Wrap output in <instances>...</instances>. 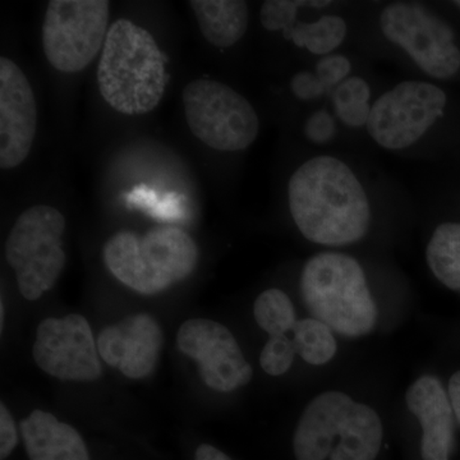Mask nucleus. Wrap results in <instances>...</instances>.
Wrapping results in <instances>:
<instances>
[{"mask_svg":"<svg viewBox=\"0 0 460 460\" xmlns=\"http://www.w3.org/2000/svg\"><path fill=\"white\" fill-rule=\"evenodd\" d=\"M352 71V65L349 59L343 56H326L319 60L316 66L317 78L321 84L325 86V89H332V87L339 86L341 83L347 80Z\"/></svg>","mask_w":460,"mask_h":460,"instance_id":"bb28decb","label":"nucleus"},{"mask_svg":"<svg viewBox=\"0 0 460 460\" xmlns=\"http://www.w3.org/2000/svg\"><path fill=\"white\" fill-rule=\"evenodd\" d=\"M21 432L30 460H90L81 435L47 411H33Z\"/></svg>","mask_w":460,"mask_h":460,"instance_id":"dca6fc26","label":"nucleus"},{"mask_svg":"<svg viewBox=\"0 0 460 460\" xmlns=\"http://www.w3.org/2000/svg\"><path fill=\"white\" fill-rule=\"evenodd\" d=\"M38 127L35 95L26 75L8 58H0V168L22 164Z\"/></svg>","mask_w":460,"mask_h":460,"instance_id":"f8f14e48","label":"nucleus"},{"mask_svg":"<svg viewBox=\"0 0 460 460\" xmlns=\"http://www.w3.org/2000/svg\"><path fill=\"white\" fill-rule=\"evenodd\" d=\"M205 40L217 48L233 47L243 39L250 22V9L242 0H190Z\"/></svg>","mask_w":460,"mask_h":460,"instance_id":"f3484780","label":"nucleus"},{"mask_svg":"<svg viewBox=\"0 0 460 460\" xmlns=\"http://www.w3.org/2000/svg\"><path fill=\"white\" fill-rule=\"evenodd\" d=\"M17 431L14 420L4 404L0 407V458L5 459L13 452L17 444Z\"/></svg>","mask_w":460,"mask_h":460,"instance_id":"c756f323","label":"nucleus"},{"mask_svg":"<svg viewBox=\"0 0 460 460\" xmlns=\"http://www.w3.org/2000/svg\"><path fill=\"white\" fill-rule=\"evenodd\" d=\"M195 460H232L226 454L220 452L211 445H201L196 450Z\"/></svg>","mask_w":460,"mask_h":460,"instance_id":"2f4dec72","label":"nucleus"},{"mask_svg":"<svg viewBox=\"0 0 460 460\" xmlns=\"http://www.w3.org/2000/svg\"><path fill=\"white\" fill-rule=\"evenodd\" d=\"M98 344L81 314L47 319L39 325L33 345L36 365L60 380L93 381L102 375Z\"/></svg>","mask_w":460,"mask_h":460,"instance_id":"9d476101","label":"nucleus"},{"mask_svg":"<svg viewBox=\"0 0 460 460\" xmlns=\"http://www.w3.org/2000/svg\"><path fill=\"white\" fill-rule=\"evenodd\" d=\"M177 343L181 353L198 361L199 376L217 392H233L252 378V367L222 323L206 319L186 321L178 332Z\"/></svg>","mask_w":460,"mask_h":460,"instance_id":"9b49d317","label":"nucleus"},{"mask_svg":"<svg viewBox=\"0 0 460 460\" xmlns=\"http://www.w3.org/2000/svg\"><path fill=\"white\" fill-rule=\"evenodd\" d=\"M199 248L186 232L174 226L148 230L146 234L115 233L104 246L109 271L141 295H156L186 279L199 262Z\"/></svg>","mask_w":460,"mask_h":460,"instance_id":"20e7f679","label":"nucleus"},{"mask_svg":"<svg viewBox=\"0 0 460 460\" xmlns=\"http://www.w3.org/2000/svg\"><path fill=\"white\" fill-rule=\"evenodd\" d=\"M456 7L460 8V0H459V2H456Z\"/></svg>","mask_w":460,"mask_h":460,"instance_id":"473e14b6","label":"nucleus"},{"mask_svg":"<svg viewBox=\"0 0 460 460\" xmlns=\"http://www.w3.org/2000/svg\"><path fill=\"white\" fill-rule=\"evenodd\" d=\"M107 0H51L42 23V48L57 71L77 74L91 65L108 35Z\"/></svg>","mask_w":460,"mask_h":460,"instance_id":"0eeeda50","label":"nucleus"},{"mask_svg":"<svg viewBox=\"0 0 460 460\" xmlns=\"http://www.w3.org/2000/svg\"><path fill=\"white\" fill-rule=\"evenodd\" d=\"M127 202L136 208H145L147 213L162 219H180L183 215V196L178 193H166L164 196L157 195L155 190L147 187H136L127 196Z\"/></svg>","mask_w":460,"mask_h":460,"instance_id":"b1692460","label":"nucleus"},{"mask_svg":"<svg viewBox=\"0 0 460 460\" xmlns=\"http://www.w3.org/2000/svg\"><path fill=\"white\" fill-rule=\"evenodd\" d=\"M190 132L217 151L250 147L260 132L255 108L244 96L219 81L199 78L181 93Z\"/></svg>","mask_w":460,"mask_h":460,"instance_id":"423d86ee","label":"nucleus"},{"mask_svg":"<svg viewBox=\"0 0 460 460\" xmlns=\"http://www.w3.org/2000/svg\"><path fill=\"white\" fill-rule=\"evenodd\" d=\"M166 62L146 29L120 18L109 27L100 57V93L119 113H150L164 96L169 81Z\"/></svg>","mask_w":460,"mask_h":460,"instance_id":"f03ea898","label":"nucleus"},{"mask_svg":"<svg viewBox=\"0 0 460 460\" xmlns=\"http://www.w3.org/2000/svg\"><path fill=\"white\" fill-rule=\"evenodd\" d=\"M293 332L296 353L310 365H325L337 353L334 332L323 321L314 317L298 320Z\"/></svg>","mask_w":460,"mask_h":460,"instance_id":"412c9836","label":"nucleus"},{"mask_svg":"<svg viewBox=\"0 0 460 460\" xmlns=\"http://www.w3.org/2000/svg\"><path fill=\"white\" fill-rule=\"evenodd\" d=\"M288 199L296 228L314 243L349 246L370 229L367 193L337 157L316 156L299 166L288 184Z\"/></svg>","mask_w":460,"mask_h":460,"instance_id":"f257e3e1","label":"nucleus"},{"mask_svg":"<svg viewBox=\"0 0 460 460\" xmlns=\"http://www.w3.org/2000/svg\"><path fill=\"white\" fill-rule=\"evenodd\" d=\"M405 402L422 428V459L449 460L456 436V414L440 380L429 375L420 377L408 389Z\"/></svg>","mask_w":460,"mask_h":460,"instance_id":"4468645a","label":"nucleus"},{"mask_svg":"<svg viewBox=\"0 0 460 460\" xmlns=\"http://www.w3.org/2000/svg\"><path fill=\"white\" fill-rule=\"evenodd\" d=\"M66 217L47 205L33 206L18 217L5 243V257L18 289L36 301L57 283L66 266L63 234Z\"/></svg>","mask_w":460,"mask_h":460,"instance_id":"39448f33","label":"nucleus"},{"mask_svg":"<svg viewBox=\"0 0 460 460\" xmlns=\"http://www.w3.org/2000/svg\"><path fill=\"white\" fill-rule=\"evenodd\" d=\"M162 345V330L147 314L127 317L102 330L98 338L99 356L111 367L119 368L124 376L135 380L154 371Z\"/></svg>","mask_w":460,"mask_h":460,"instance_id":"ddd939ff","label":"nucleus"},{"mask_svg":"<svg viewBox=\"0 0 460 460\" xmlns=\"http://www.w3.org/2000/svg\"><path fill=\"white\" fill-rule=\"evenodd\" d=\"M371 89L361 77H349L337 87L334 93L335 111L345 126L352 128L367 126L370 119Z\"/></svg>","mask_w":460,"mask_h":460,"instance_id":"4be33fe9","label":"nucleus"},{"mask_svg":"<svg viewBox=\"0 0 460 460\" xmlns=\"http://www.w3.org/2000/svg\"><path fill=\"white\" fill-rule=\"evenodd\" d=\"M296 349L293 341L286 334L269 339L260 356V365L266 374L280 376L289 370L295 361Z\"/></svg>","mask_w":460,"mask_h":460,"instance_id":"a878e982","label":"nucleus"},{"mask_svg":"<svg viewBox=\"0 0 460 460\" xmlns=\"http://www.w3.org/2000/svg\"><path fill=\"white\" fill-rule=\"evenodd\" d=\"M348 26L344 18L326 14L310 23H296L284 33L296 47L305 48L314 56H329L345 40Z\"/></svg>","mask_w":460,"mask_h":460,"instance_id":"aec40b11","label":"nucleus"},{"mask_svg":"<svg viewBox=\"0 0 460 460\" xmlns=\"http://www.w3.org/2000/svg\"><path fill=\"white\" fill-rule=\"evenodd\" d=\"M337 436L341 440L329 460H375L383 444V423L371 407L354 402Z\"/></svg>","mask_w":460,"mask_h":460,"instance_id":"a211bd4d","label":"nucleus"},{"mask_svg":"<svg viewBox=\"0 0 460 460\" xmlns=\"http://www.w3.org/2000/svg\"><path fill=\"white\" fill-rule=\"evenodd\" d=\"M253 314L260 328L274 335L286 334L296 323L295 305L279 289H269L257 296Z\"/></svg>","mask_w":460,"mask_h":460,"instance_id":"5701e85b","label":"nucleus"},{"mask_svg":"<svg viewBox=\"0 0 460 460\" xmlns=\"http://www.w3.org/2000/svg\"><path fill=\"white\" fill-rule=\"evenodd\" d=\"M305 137L317 145L328 144L337 133L335 119L328 111H314L305 126Z\"/></svg>","mask_w":460,"mask_h":460,"instance_id":"cd10ccee","label":"nucleus"},{"mask_svg":"<svg viewBox=\"0 0 460 460\" xmlns=\"http://www.w3.org/2000/svg\"><path fill=\"white\" fill-rule=\"evenodd\" d=\"M447 93L422 81H404L372 105L367 131L385 150L408 148L420 141L447 107Z\"/></svg>","mask_w":460,"mask_h":460,"instance_id":"1a4fd4ad","label":"nucleus"},{"mask_svg":"<svg viewBox=\"0 0 460 460\" xmlns=\"http://www.w3.org/2000/svg\"><path fill=\"white\" fill-rule=\"evenodd\" d=\"M380 29L398 45L420 71L438 80H449L460 69V50L449 23L420 3L395 2L380 14Z\"/></svg>","mask_w":460,"mask_h":460,"instance_id":"6e6552de","label":"nucleus"},{"mask_svg":"<svg viewBox=\"0 0 460 460\" xmlns=\"http://www.w3.org/2000/svg\"><path fill=\"white\" fill-rule=\"evenodd\" d=\"M308 7V2L302 0H266L260 11V21L268 31H289L296 26L298 9Z\"/></svg>","mask_w":460,"mask_h":460,"instance_id":"393cba45","label":"nucleus"},{"mask_svg":"<svg viewBox=\"0 0 460 460\" xmlns=\"http://www.w3.org/2000/svg\"><path fill=\"white\" fill-rule=\"evenodd\" d=\"M354 401L341 392L317 395L305 407L295 436L293 452L296 460H325L334 450L335 438Z\"/></svg>","mask_w":460,"mask_h":460,"instance_id":"2eb2a0df","label":"nucleus"},{"mask_svg":"<svg viewBox=\"0 0 460 460\" xmlns=\"http://www.w3.org/2000/svg\"><path fill=\"white\" fill-rule=\"evenodd\" d=\"M426 260L436 279L460 292V223H444L435 229Z\"/></svg>","mask_w":460,"mask_h":460,"instance_id":"6ab92c4d","label":"nucleus"},{"mask_svg":"<svg viewBox=\"0 0 460 460\" xmlns=\"http://www.w3.org/2000/svg\"><path fill=\"white\" fill-rule=\"evenodd\" d=\"M299 288L308 313L341 337H366L376 325V302L362 266L353 257L339 252L311 257Z\"/></svg>","mask_w":460,"mask_h":460,"instance_id":"7ed1b4c3","label":"nucleus"},{"mask_svg":"<svg viewBox=\"0 0 460 460\" xmlns=\"http://www.w3.org/2000/svg\"><path fill=\"white\" fill-rule=\"evenodd\" d=\"M290 89L296 98L301 100H313L319 98L326 89L316 75L311 72H299L293 75L290 81Z\"/></svg>","mask_w":460,"mask_h":460,"instance_id":"c85d7f7f","label":"nucleus"},{"mask_svg":"<svg viewBox=\"0 0 460 460\" xmlns=\"http://www.w3.org/2000/svg\"><path fill=\"white\" fill-rule=\"evenodd\" d=\"M447 395H449L450 402L456 419L460 423V371L456 372L449 380V386H447Z\"/></svg>","mask_w":460,"mask_h":460,"instance_id":"7c9ffc66","label":"nucleus"}]
</instances>
